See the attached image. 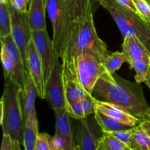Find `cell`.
<instances>
[{
  "label": "cell",
  "instance_id": "7a4b0ae2",
  "mask_svg": "<svg viewBox=\"0 0 150 150\" xmlns=\"http://www.w3.org/2000/svg\"><path fill=\"white\" fill-rule=\"evenodd\" d=\"M83 52H92L103 58L108 54L106 43L96 32L92 11L82 20L72 23L61 57L62 73L76 77L75 62L78 56Z\"/></svg>",
  "mask_w": 150,
  "mask_h": 150
},
{
  "label": "cell",
  "instance_id": "52a82bcc",
  "mask_svg": "<svg viewBox=\"0 0 150 150\" xmlns=\"http://www.w3.org/2000/svg\"><path fill=\"white\" fill-rule=\"evenodd\" d=\"M12 36L21 54L24 64L25 75L29 73L27 51L32 40V31L28 23L27 13H21L11 7Z\"/></svg>",
  "mask_w": 150,
  "mask_h": 150
},
{
  "label": "cell",
  "instance_id": "e0dca14e",
  "mask_svg": "<svg viewBox=\"0 0 150 150\" xmlns=\"http://www.w3.org/2000/svg\"><path fill=\"white\" fill-rule=\"evenodd\" d=\"M62 78L67 107L73 103L82 99L83 97L88 95L87 92L79 83L76 77L69 75L66 76L62 75Z\"/></svg>",
  "mask_w": 150,
  "mask_h": 150
},
{
  "label": "cell",
  "instance_id": "d6986e66",
  "mask_svg": "<svg viewBox=\"0 0 150 150\" xmlns=\"http://www.w3.org/2000/svg\"><path fill=\"white\" fill-rule=\"evenodd\" d=\"M12 33L11 6L8 0H0V38Z\"/></svg>",
  "mask_w": 150,
  "mask_h": 150
},
{
  "label": "cell",
  "instance_id": "30bf717a",
  "mask_svg": "<svg viewBox=\"0 0 150 150\" xmlns=\"http://www.w3.org/2000/svg\"><path fill=\"white\" fill-rule=\"evenodd\" d=\"M76 133V143L80 150H97L102 135L89 117L79 120Z\"/></svg>",
  "mask_w": 150,
  "mask_h": 150
},
{
  "label": "cell",
  "instance_id": "9c48e42d",
  "mask_svg": "<svg viewBox=\"0 0 150 150\" xmlns=\"http://www.w3.org/2000/svg\"><path fill=\"white\" fill-rule=\"evenodd\" d=\"M32 40L42 62L45 85L59 58L56 55L52 40L50 39L47 29L32 31Z\"/></svg>",
  "mask_w": 150,
  "mask_h": 150
},
{
  "label": "cell",
  "instance_id": "83f0119b",
  "mask_svg": "<svg viewBox=\"0 0 150 150\" xmlns=\"http://www.w3.org/2000/svg\"><path fill=\"white\" fill-rule=\"evenodd\" d=\"M67 111L70 117L76 119V120H81L86 118L84 111L82 106L81 100L73 103L67 107Z\"/></svg>",
  "mask_w": 150,
  "mask_h": 150
},
{
  "label": "cell",
  "instance_id": "d4e9b609",
  "mask_svg": "<svg viewBox=\"0 0 150 150\" xmlns=\"http://www.w3.org/2000/svg\"><path fill=\"white\" fill-rule=\"evenodd\" d=\"M130 68L136 72L135 80L137 83H145L149 76L150 63L144 61H134L130 62Z\"/></svg>",
  "mask_w": 150,
  "mask_h": 150
},
{
  "label": "cell",
  "instance_id": "44dd1931",
  "mask_svg": "<svg viewBox=\"0 0 150 150\" xmlns=\"http://www.w3.org/2000/svg\"><path fill=\"white\" fill-rule=\"evenodd\" d=\"M72 23L84 18L92 10L91 0H70Z\"/></svg>",
  "mask_w": 150,
  "mask_h": 150
},
{
  "label": "cell",
  "instance_id": "484cf974",
  "mask_svg": "<svg viewBox=\"0 0 150 150\" xmlns=\"http://www.w3.org/2000/svg\"><path fill=\"white\" fill-rule=\"evenodd\" d=\"M135 129L136 127H130L129 129H125V130H117L114 132H109L111 134H112L114 137L117 138V139L124 143L127 146H131L132 142H133V134H134Z\"/></svg>",
  "mask_w": 150,
  "mask_h": 150
},
{
  "label": "cell",
  "instance_id": "cb8c5ba5",
  "mask_svg": "<svg viewBox=\"0 0 150 150\" xmlns=\"http://www.w3.org/2000/svg\"><path fill=\"white\" fill-rule=\"evenodd\" d=\"M130 148L132 150H150V138L139 125L136 126Z\"/></svg>",
  "mask_w": 150,
  "mask_h": 150
},
{
  "label": "cell",
  "instance_id": "ba28073f",
  "mask_svg": "<svg viewBox=\"0 0 150 150\" xmlns=\"http://www.w3.org/2000/svg\"><path fill=\"white\" fill-rule=\"evenodd\" d=\"M45 99L53 110L66 109L65 95L62 78V66L59 59L45 85Z\"/></svg>",
  "mask_w": 150,
  "mask_h": 150
},
{
  "label": "cell",
  "instance_id": "4dcf8cb0",
  "mask_svg": "<svg viewBox=\"0 0 150 150\" xmlns=\"http://www.w3.org/2000/svg\"><path fill=\"white\" fill-rule=\"evenodd\" d=\"M21 144L20 142L13 140L8 135L3 134L1 150H21Z\"/></svg>",
  "mask_w": 150,
  "mask_h": 150
},
{
  "label": "cell",
  "instance_id": "f1b7e54d",
  "mask_svg": "<svg viewBox=\"0 0 150 150\" xmlns=\"http://www.w3.org/2000/svg\"><path fill=\"white\" fill-rule=\"evenodd\" d=\"M52 137L46 133H40L35 150H54Z\"/></svg>",
  "mask_w": 150,
  "mask_h": 150
},
{
  "label": "cell",
  "instance_id": "5bb4252c",
  "mask_svg": "<svg viewBox=\"0 0 150 150\" xmlns=\"http://www.w3.org/2000/svg\"><path fill=\"white\" fill-rule=\"evenodd\" d=\"M25 76H26V81H25L24 89L23 90L21 89L20 94L24 123L29 116L36 113L35 106V100L37 96H38V91L29 73H26Z\"/></svg>",
  "mask_w": 150,
  "mask_h": 150
},
{
  "label": "cell",
  "instance_id": "ffe728a7",
  "mask_svg": "<svg viewBox=\"0 0 150 150\" xmlns=\"http://www.w3.org/2000/svg\"><path fill=\"white\" fill-rule=\"evenodd\" d=\"M94 118H95V122L101 128L103 132H114L117 130H125V129H129L130 126L124 124L122 122L117 121V120H114L102 113L99 112L98 111H95L94 114Z\"/></svg>",
  "mask_w": 150,
  "mask_h": 150
},
{
  "label": "cell",
  "instance_id": "6da1fadb",
  "mask_svg": "<svg viewBox=\"0 0 150 150\" xmlns=\"http://www.w3.org/2000/svg\"><path fill=\"white\" fill-rule=\"evenodd\" d=\"M92 95L100 100L119 105L140 121L150 120L148 105L140 83H133L106 71L98 81Z\"/></svg>",
  "mask_w": 150,
  "mask_h": 150
},
{
  "label": "cell",
  "instance_id": "5b68a950",
  "mask_svg": "<svg viewBox=\"0 0 150 150\" xmlns=\"http://www.w3.org/2000/svg\"><path fill=\"white\" fill-rule=\"evenodd\" d=\"M46 11L53 29V45L61 59L72 25L70 0H46Z\"/></svg>",
  "mask_w": 150,
  "mask_h": 150
},
{
  "label": "cell",
  "instance_id": "1f68e13d",
  "mask_svg": "<svg viewBox=\"0 0 150 150\" xmlns=\"http://www.w3.org/2000/svg\"><path fill=\"white\" fill-rule=\"evenodd\" d=\"M8 1L11 7L14 10L21 13H28L31 0H8Z\"/></svg>",
  "mask_w": 150,
  "mask_h": 150
},
{
  "label": "cell",
  "instance_id": "ac0fdd59",
  "mask_svg": "<svg viewBox=\"0 0 150 150\" xmlns=\"http://www.w3.org/2000/svg\"><path fill=\"white\" fill-rule=\"evenodd\" d=\"M37 114L29 116L25 121L23 129V145L24 150H35L39 136Z\"/></svg>",
  "mask_w": 150,
  "mask_h": 150
},
{
  "label": "cell",
  "instance_id": "8fae6325",
  "mask_svg": "<svg viewBox=\"0 0 150 150\" xmlns=\"http://www.w3.org/2000/svg\"><path fill=\"white\" fill-rule=\"evenodd\" d=\"M27 66L29 73L38 91V97L45 99V80L42 64L32 40L27 51Z\"/></svg>",
  "mask_w": 150,
  "mask_h": 150
},
{
  "label": "cell",
  "instance_id": "836d02e7",
  "mask_svg": "<svg viewBox=\"0 0 150 150\" xmlns=\"http://www.w3.org/2000/svg\"><path fill=\"white\" fill-rule=\"evenodd\" d=\"M139 125L142 127V129L146 132V134L150 138V120H145V121L142 122L139 124Z\"/></svg>",
  "mask_w": 150,
  "mask_h": 150
},
{
  "label": "cell",
  "instance_id": "4fadbf2b",
  "mask_svg": "<svg viewBox=\"0 0 150 150\" xmlns=\"http://www.w3.org/2000/svg\"><path fill=\"white\" fill-rule=\"evenodd\" d=\"M122 48V52L126 57L128 64L134 61H144L150 63L149 51L136 37H125Z\"/></svg>",
  "mask_w": 150,
  "mask_h": 150
},
{
  "label": "cell",
  "instance_id": "8992f818",
  "mask_svg": "<svg viewBox=\"0 0 150 150\" xmlns=\"http://www.w3.org/2000/svg\"><path fill=\"white\" fill-rule=\"evenodd\" d=\"M78 81L89 95L100 78L107 71L103 63V57L92 52H83L78 56L75 62Z\"/></svg>",
  "mask_w": 150,
  "mask_h": 150
},
{
  "label": "cell",
  "instance_id": "74e56055",
  "mask_svg": "<svg viewBox=\"0 0 150 150\" xmlns=\"http://www.w3.org/2000/svg\"></svg>",
  "mask_w": 150,
  "mask_h": 150
},
{
  "label": "cell",
  "instance_id": "d590c367",
  "mask_svg": "<svg viewBox=\"0 0 150 150\" xmlns=\"http://www.w3.org/2000/svg\"><path fill=\"white\" fill-rule=\"evenodd\" d=\"M73 150H80V149H79V146H78V145H76V147H75V149H73Z\"/></svg>",
  "mask_w": 150,
  "mask_h": 150
},
{
  "label": "cell",
  "instance_id": "603a6c76",
  "mask_svg": "<svg viewBox=\"0 0 150 150\" xmlns=\"http://www.w3.org/2000/svg\"><path fill=\"white\" fill-rule=\"evenodd\" d=\"M127 62V59L122 52L116 51L108 53L103 58V63L107 71L114 74L116 71L120 70L123 63Z\"/></svg>",
  "mask_w": 150,
  "mask_h": 150
},
{
  "label": "cell",
  "instance_id": "2e32d148",
  "mask_svg": "<svg viewBox=\"0 0 150 150\" xmlns=\"http://www.w3.org/2000/svg\"><path fill=\"white\" fill-rule=\"evenodd\" d=\"M53 111L55 115L56 133L62 136L70 149L73 150L77 144L72 130L70 115L66 109H54Z\"/></svg>",
  "mask_w": 150,
  "mask_h": 150
},
{
  "label": "cell",
  "instance_id": "277c9868",
  "mask_svg": "<svg viewBox=\"0 0 150 150\" xmlns=\"http://www.w3.org/2000/svg\"><path fill=\"white\" fill-rule=\"evenodd\" d=\"M115 21L123 37L133 36L139 40L150 52V25L140 16L115 0H99Z\"/></svg>",
  "mask_w": 150,
  "mask_h": 150
},
{
  "label": "cell",
  "instance_id": "f546056e",
  "mask_svg": "<svg viewBox=\"0 0 150 150\" xmlns=\"http://www.w3.org/2000/svg\"><path fill=\"white\" fill-rule=\"evenodd\" d=\"M139 14L150 25V4L146 0H133Z\"/></svg>",
  "mask_w": 150,
  "mask_h": 150
},
{
  "label": "cell",
  "instance_id": "3957f363",
  "mask_svg": "<svg viewBox=\"0 0 150 150\" xmlns=\"http://www.w3.org/2000/svg\"><path fill=\"white\" fill-rule=\"evenodd\" d=\"M21 89L9 79H5L1 99V123L3 134L23 144L24 120L20 98Z\"/></svg>",
  "mask_w": 150,
  "mask_h": 150
},
{
  "label": "cell",
  "instance_id": "7402d4cb",
  "mask_svg": "<svg viewBox=\"0 0 150 150\" xmlns=\"http://www.w3.org/2000/svg\"><path fill=\"white\" fill-rule=\"evenodd\" d=\"M97 150H132L108 132H103Z\"/></svg>",
  "mask_w": 150,
  "mask_h": 150
},
{
  "label": "cell",
  "instance_id": "4316f807",
  "mask_svg": "<svg viewBox=\"0 0 150 150\" xmlns=\"http://www.w3.org/2000/svg\"><path fill=\"white\" fill-rule=\"evenodd\" d=\"M97 101H98V99L93 95H89V94L81 99V102L82 106H83L86 117H89L91 114H95L96 111Z\"/></svg>",
  "mask_w": 150,
  "mask_h": 150
},
{
  "label": "cell",
  "instance_id": "e575fe53",
  "mask_svg": "<svg viewBox=\"0 0 150 150\" xmlns=\"http://www.w3.org/2000/svg\"><path fill=\"white\" fill-rule=\"evenodd\" d=\"M145 84L146 85V86L149 87V89H150V71H149V78H148L147 81H146V82H145Z\"/></svg>",
  "mask_w": 150,
  "mask_h": 150
},
{
  "label": "cell",
  "instance_id": "7c38bea8",
  "mask_svg": "<svg viewBox=\"0 0 150 150\" xmlns=\"http://www.w3.org/2000/svg\"><path fill=\"white\" fill-rule=\"evenodd\" d=\"M96 111L130 127H136L140 124V121L136 117L119 105L111 103L98 100Z\"/></svg>",
  "mask_w": 150,
  "mask_h": 150
},
{
  "label": "cell",
  "instance_id": "9a60e30c",
  "mask_svg": "<svg viewBox=\"0 0 150 150\" xmlns=\"http://www.w3.org/2000/svg\"><path fill=\"white\" fill-rule=\"evenodd\" d=\"M46 0H31L27 13L28 23L31 31L46 29Z\"/></svg>",
  "mask_w": 150,
  "mask_h": 150
},
{
  "label": "cell",
  "instance_id": "8d00e7d4",
  "mask_svg": "<svg viewBox=\"0 0 150 150\" xmlns=\"http://www.w3.org/2000/svg\"><path fill=\"white\" fill-rule=\"evenodd\" d=\"M146 1H147L148 2H149V4H150V0H146Z\"/></svg>",
  "mask_w": 150,
  "mask_h": 150
},
{
  "label": "cell",
  "instance_id": "d6a6232c",
  "mask_svg": "<svg viewBox=\"0 0 150 150\" xmlns=\"http://www.w3.org/2000/svg\"><path fill=\"white\" fill-rule=\"evenodd\" d=\"M115 1H117L118 3H120V4H122V5L126 7L127 8L131 10L132 11L135 12V13H137V14L139 16V12H138L137 9H136V5H135L133 0H115Z\"/></svg>",
  "mask_w": 150,
  "mask_h": 150
}]
</instances>
